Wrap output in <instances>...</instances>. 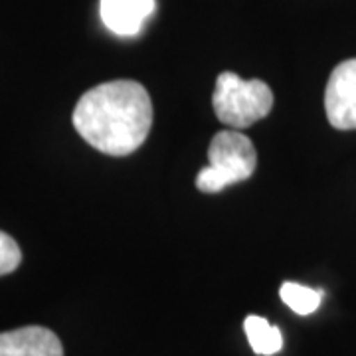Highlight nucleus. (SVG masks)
Listing matches in <instances>:
<instances>
[{
	"mask_svg": "<svg viewBox=\"0 0 356 356\" xmlns=\"http://www.w3.org/2000/svg\"><path fill=\"white\" fill-rule=\"evenodd\" d=\"M325 111L334 129H356V58L332 70L325 89Z\"/></svg>",
	"mask_w": 356,
	"mask_h": 356,
	"instance_id": "20e7f679",
	"label": "nucleus"
},
{
	"mask_svg": "<svg viewBox=\"0 0 356 356\" xmlns=\"http://www.w3.org/2000/svg\"><path fill=\"white\" fill-rule=\"evenodd\" d=\"M0 356H64V346L54 331L30 325L0 332Z\"/></svg>",
	"mask_w": 356,
	"mask_h": 356,
	"instance_id": "39448f33",
	"label": "nucleus"
},
{
	"mask_svg": "<svg viewBox=\"0 0 356 356\" xmlns=\"http://www.w3.org/2000/svg\"><path fill=\"white\" fill-rule=\"evenodd\" d=\"M243 331L250 341V346L254 348L255 355L273 356L283 348V334L280 327L271 325L267 318L250 315L243 321Z\"/></svg>",
	"mask_w": 356,
	"mask_h": 356,
	"instance_id": "0eeeda50",
	"label": "nucleus"
},
{
	"mask_svg": "<svg viewBox=\"0 0 356 356\" xmlns=\"http://www.w3.org/2000/svg\"><path fill=\"white\" fill-rule=\"evenodd\" d=\"M212 107L224 125L245 129L271 113L273 91L261 79H242L234 72H222L216 79Z\"/></svg>",
	"mask_w": 356,
	"mask_h": 356,
	"instance_id": "7ed1b4c3",
	"label": "nucleus"
},
{
	"mask_svg": "<svg viewBox=\"0 0 356 356\" xmlns=\"http://www.w3.org/2000/svg\"><path fill=\"white\" fill-rule=\"evenodd\" d=\"M72 121L79 137L99 153L127 156L149 137L153 102L139 81H105L79 97Z\"/></svg>",
	"mask_w": 356,
	"mask_h": 356,
	"instance_id": "f257e3e1",
	"label": "nucleus"
},
{
	"mask_svg": "<svg viewBox=\"0 0 356 356\" xmlns=\"http://www.w3.org/2000/svg\"><path fill=\"white\" fill-rule=\"evenodd\" d=\"M257 168V153L252 139L240 131H220L208 147V166L196 177V188L206 194L243 182Z\"/></svg>",
	"mask_w": 356,
	"mask_h": 356,
	"instance_id": "f03ea898",
	"label": "nucleus"
},
{
	"mask_svg": "<svg viewBox=\"0 0 356 356\" xmlns=\"http://www.w3.org/2000/svg\"><path fill=\"white\" fill-rule=\"evenodd\" d=\"M281 301L291 309L297 315H311L315 313L323 301V291L311 289L305 285L293 283V281H285L280 289Z\"/></svg>",
	"mask_w": 356,
	"mask_h": 356,
	"instance_id": "6e6552de",
	"label": "nucleus"
},
{
	"mask_svg": "<svg viewBox=\"0 0 356 356\" xmlns=\"http://www.w3.org/2000/svg\"><path fill=\"white\" fill-rule=\"evenodd\" d=\"M22 264V252L13 236L0 229V277L8 275Z\"/></svg>",
	"mask_w": 356,
	"mask_h": 356,
	"instance_id": "1a4fd4ad",
	"label": "nucleus"
},
{
	"mask_svg": "<svg viewBox=\"0 0 356 356\" xmlns=\"http://www.w3.org/2000/svg\"><path fill=\"white\" fill-rule=\"evenodd\" d=\"M154 6V0H102L99 14L103 24L117 36H137Z\"/></svg>",
	"mask_w": 356,
	"mask_h": 356,
	"instance_id": "423d86ee",
	"label": "nucleus"
}]
</instances>
